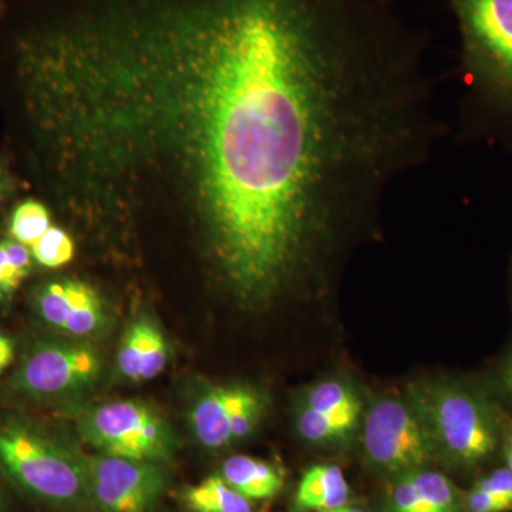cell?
<instances>
[{
	"label": "cell",
	"mask_w": 512,
	"mask_h": 512,
	"mask_svg": "<svg viewBox=\"0 0 512 512\" xmlns=\"http://www.w3.org/2000/svg\"><path fill=\"white\" fill-rule=\"evenodd\" d=\"M0 512H3V500H2V494H0Z\"/></svg>",
	"instance_id": "cell-27"
},
{
	"label": "cell",
	"mask_w": 512,
	"mask_h": 512,
	"mask_svg": "<svg viewBox=\"0 0 512 512\" xmlns=\"http://www.w3.org/2000/svg\"><path fill=\"white\" fill-rule=\"evenodd\" d=\"M363 447L373 466L392 474L423 470L437 446L412 403L384 397L366 414Z\"/></svg>",
	"instance_id": "cell-5"
},
{
	"label": "cell",
	"mask_w": 512,
	"mask_h": 512,
	"mask_svg": "<svg viewBox=\"0 0 512 512\" xmlns=\"http://www.w3.org/2000/svg\"><path fill=\"white\" fill-rule=\"evenodd\" d=\"M464 507L468 512H511L512 500L473 488L464 500Z\"/></svg>",
	"instance_id": "cell-20"
},
{
	"label": "cell",
	"mask_w": 512,
	"mask_h": 512,
	"mask_svg": "<svg viewBox=\"0 0 512 512\" xmlns=\"http://www.w3.org/2000/svg\"><path fill=\"white\" fill-rule=\"evenodd\" d=\"M33 256L30 249L9 239L0 242V302L13 298L32 269Z\"/></svg>",
	"instance_id": "cell-16"
},
{
	"label": "cell",
	"mask_w": 512,
	"mask_h": 512,
	"mask_svg": "<svg viewBox=\"0 0 512 512\" xmlns=\"http://www.w3.org/2000/svg\"><path fill=\"white\" fill-rule=\"evenodd\" d=\"M101 369L99 353L84 343L42 340L23 357L15 389L35 399H57L86 389Z\"/></svg>",
	"instance_id": "cell-6"
},
{
	"label": "cell",
	"mask_w": 512,
	"mask_h": 512,
	"mask_svg": "<svg viewBox=\"0 0 512 512\" xmlns=\"http://www.w3.org/2000/svg\"><path fill=\"white\" fill-rule=\"evenodd\" d=\"M221 477L249 501L275 497L284 485L282 471L268 461L234 456L222 464Z\"/></svg>",
	"instance_id": "cell-13"
},
{
	"label": "cell",
	"mask_w": 512,
	"mask_h": 512,
	"mask_svg": "<svg viewBox=\"0 0 512 512\" xmlns=\"http://www.w3.org/2000/svg\"><path fill=\"white\" fill-rule=\"evenodd\" d=\"M505 461H507V467L512 471V433L507 440V446H505Z\"/></svg>",
	"instance_id": "cell-25"
},
{
	"label": "cell",
	"mask_w": 512,
	"mask_h": 512,
	"mask_svg": "<svg viewBox=\"0 0 512 512\" xmlns=\"http://www.w3.org/2000/svg\"><path fill=\"white\" fill-rule=\"evenodd\" d=\"M183 503L190 512H252L251 501L221 476H211L188 487L183 493Z\"/></svg>",
	"instance_id": "cell-15"
},
{
	"label": "cell",
	"mask_w": 512,
	"mask_h": 512,
	"mask_svg": "<svg viewBox=\"0 0 512 512\" xmlns=\"http://www.w3.org/2000/svg\"><path fill=\"white\" fill-rule=\"evenodd\" d=\"M296 427H298L299 434L303 439L311 441V443H332V441L345 439L346 434L349 433L345 427L340 426L335 420L311 412L305 407L298 410Z\"/></svg>",
	"instance_id": "cell-19"
},
{
	"label": "cell",
	"mask_w": 512,
	"mask_h": 512,
	"mask_svg": "<svg viewBox=\"0 0 512 512\" xmlns=\"http://www.w3.org/2000/svg\"><path fill=\"white\" fill-rule=\"evenodd\" d=\"M301 407L335 420L348 431L355 429L362 413L359 397L348 384L338 380L316 384L306 394Z\"/></svg>",
	"instance_id": "cell-14"
},
{
	"label": "cell",
	"mask_w": 512,
	"mask_h": 512,
	"mask_svg": "<svg viewBox=\"0 0 512 512\" xmlns=\"http://www.w3.org/2000/svg\"><path fill=\"white\" fill-rule=\"evenodd\" d=\"M322 512H365L359 510V508L349 507V505H343V507L335 508V510L322 511Z\"/></svg>",
	"instance_id": "cell-26"
},
{
	"label": "cell",
	"mask_w": 512,
	"mask_h": 512,
	"mask_svg": "<svg viewBox=\"0 0 512 512\" xmlns=\"http://www.w3.org/2000/svg\"><path fill=\"white\" fill-rule=\"evenodd\" d=\"M350 488L345 474L333 464H316L305 471L295 494L299 511L322 512L348 505Z\"/></svg>",
	"instance_id": "cell-12"
},
{
	"label": "cell",
	"mask_w": 512,
	"mask_h": 512,
	"mask_svg": "<svg viewBox=\"0 0 512 512\" xmlns=\"http://www.w3.org/2000/svg\"><path fill=\"white\" fill-rule=\"evenodd\" d=\"M30 254L33 261L49 269L62 268L70 264L76 254L73 238L64 229L52 225L42 238L32 245Z\"/></svg>",
	"instance_id": "cell-18"
},
{
	"label": "cell",
	"mask_w": 512,
	"mask_h": 512,
	"mask_svg": "<svg viewBox=\"0 0 512 512\" xmlns=\"http://www.w3.org/2000/svg\"><path fill=\"white\" fill-rule=\"evenodd\" d=\"M0 470L43 503L72 508L90 501L84 457L19 421L0 423Z\"/></svg>",
	"instance_id": "cell-2"
},
{
	"label": "cell",
	"mask_w": 512,
	"mask_h": 512,
	"mask_svg": "<svg viewBox=\"0 0 512 512\" xmlns=\"http://www.w3.org/2000/svg\"><path fill=\"white\" fill-rule=\"evenodd\" d=\"M52 227V217L43 202L25 200L20 202L12 212L9 224V234L13 241L32 247Z\"/></svg>",
	"instance_id": "cell-17"
},
{
	"label": "cell",
	"mask_w": 512,
	"mask_h": 512,
	"mask_svg": "<svg viewBox=\"0 0 512 512\" xmlns=\"http://www.w3.org/2000/svg\"><path fill=\"white\" fill-rule=\"evenodd\" d=\"M463 508L456 485L424 468L399 476L390 493L392 512H463Z\"/></svg>",
	"instance_id": "cell-10"
},
{
	"label": "cell",
	"mask_w": 512,
	"mask_h": 512,
	"mask_svg": "<svg viewBox=\"0 0 512 512\" xmlns=\"http://www.w3.org/2000/svg\"><path fill=\"white\" fill-rule=\"evenodd\" d=\"M13 191V180L8 168L0 163V202L5 200Z\"/></svg>",
	"instance_id": "cell-23"
},
{
	"label": "cell",
	"mask_w": 512,
	"mask_h": 512,
	"mask_svg": "<svg viewBox=\"0 0 512 512\" xmlns=\"http://www.w3.org/2000/svg\"><path fill=\"white\" fill-rule=\"evenodd\" d=\"M503 382L505 389H507L508 393L512 396V352L510 357H508L507 363H505Z\"/></svg>",
	"instance_id": "cell-24"
},
{
	"label": "cell",
	"mask_w": 512,
	"mask_h": 512,
	"mask_svg": "<svg viewBox=\"0 0 512 512\" xmlns=\"http://www.w3.org/2000/svg\"><path fill=\"white\" fill-rule=\"evenodd\" d=\"M461 37L463 117L512 140V0H448Z\"/></svg>",
	"instance_id": "cell-1"
},
{
	"label": "cell",
	"mask_w": 512,
	"mask_h": 512,
	"mask_svg": "<svg viewBox=\"0 0 512 512\" xmlns=\"http://www.w3.org/2000/svg\"><path fill=\"white\" fill-rule=\"evenodd\" d=\"M80 436L100 454L161 464L173 453L170 426L147 403L124 400L99 404L77 421Z\"/></svg>",
	"instance_id": "cell-4"
},
{
	"label": "cell",
	"mask_w": 512,
	"mask_h": 512,
	"mask_svg": "<svg viewBox=\"0 0 512 512\" xmlns=\"http://www.w3.org/2000/svg\"><path fill=\"white\" fill-rule=\"evenodd\" d=\"M168 362V345L163 332L150 319H138L121 340L117 366L131 382L156 379Z\"/></svg>",
	"instance_id": "cell-11"
},
{
	"label": "cell",
	"mask_w": 512,
	"mask_h": 512,
	"mask_svg": "<svg viewBox=\"0 0 512 512\" xmlns=\"http://www.w3.org/2000/svg\"><path fill=\"white\" fill-rule=\"evenodd\" d=\"M412 404L437 448L461 466H477L497 450L493 410L471 390L456 384H424L414 389Z\"/></svg>",
	"instance_id": "cell-3"
},
{
	"label": "cell",
	"mask_w": 512,
	"mask_h": 512,
	"mask_svg": "<svg viewBox=\"0 0 512 512\" xmlns=\"http://www.w3.org/2000/svg\"><path fill=\"white\" fill-rule=\"evenodd\" d=\"M15 357V346L8 336L0 333V373L5 372L6 367H9Z\"/></svg>",
	"instance_id": "cell-22"
},
{
	"label": "cell",
	"mask_w": 512,
	"mask_h": 512,
	"mask_svg": "<svg viewBox=\"0 0 512 512\" xmlns=\"http://www.w3.org/2000/svg\"><path fill=\"white\" fill-rule=\"evenodd\" d=\"M474 488L512 500V471L508 467L494 471L490 476L481 478Z\"/></svg>",
	"instance_id": "cell-21"
},
{
	"label": "cell",
	"mask_w": 512,
	"mask_h": 512,
	"mask_svg": "<svg viewBox=\"0 0 512 512\" xmlns=\"http://www.w3.org/2000/svg\"><path fill=\"white\" fill-rule=\"evenodd\" d=\"M84 461L90 501L103 512H148L164 493L160 464L100 453Z\"/></svg>",
	"instance_id": "cell-7"
},
{
	"label": "cell",
	"mask_w": 512,
	"mask_h": 512,
	"mask_svg": "<svg viewBox=\"0 0 512 512\" xmlns=\"http://www.w3.org/2000/svg\"><path fill=\"white\" fill-rule=\"evenodd\" d=\"M264 410V399L252 387L214 386L195 400L190 421L202 446L222 448L251 434Z\"/></svg>",
	"instance_id": "cell-8"
},
{
	"label": "cell",
	"mask_w": 512,
	"mask_h": 512,
	"mask_svg": "<svg viewBox=\"0 0 512 512\" xmlns=\"http://www.w3.org/2000/svg\"><path fill=\"white\" fill-rule=\"evenodd\" d=\"M35 308L40 318L73 338H89L101 332L107 309L100 293L76 278L47 281L35 292Z\"/></svg>",
	"instance_id": "cell-9"
}]
</instances>
